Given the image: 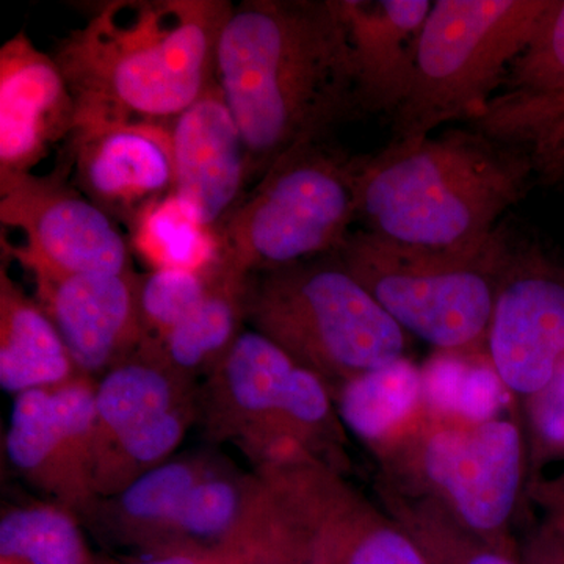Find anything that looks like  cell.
<instances>
[{"label":"cell","instance_id":"1","mask_svg":"<svg viewBox=\"0 0 564 564\" xmlns=\"http://www.w3.org/2000/svg\"><path fill=\"white\" fill-rule=\"evenodd\" d=\"M215 82L242 133L251 188L289 152L358 115L337 0H245L223 24Z\"/></svg>","mask_w":564,"mask_h":564},{"label":"cell","instance_id":"2","mask_svg":"<svg viewBox=\"0 0 564 564\" xmlns=\"http://www.w3.org/2000/svg\"><path fill=\"white\" fill-rule=\"evenodd\" d=\"M228 0H111L58 41L76 102L73 133L170 126L215 84Z\"/></svg>","mask_w":564,"mask_h":564},{"label":"cell","instance_id":"3","mask_svg":"<svg viewBox=\"0 0 564 564\" xmlns=\"http://www.w3.org/2000/svg\"><path fill=\"white\" fill-rule=\"evenodd\" d=\"M534 169L524 152L469 129L389 141L361 155L358 220L364 231L430 250H474L524 198Z\"/></svg>","mask_w":564,"mask_h":564},{"label":"cell","instance_id":"4","mask_svg":"<svg viewBox=\"0 0 564 564\" xmlns=\"http://www.w3.org/2000/svg\"><path fill=\"white\" fill-rule=\"evenodd\" d=\"M372 451L381 485L436 503L492 547L505 540L529 488V447L511 419L463 421L422 403L400 432Z\"/></svg>","mask_w":564,"mask_h":564},{"label":"cell","instance_id":"5","mask_svg":"<svg viewBox=\"0 0 564 564\" xmlns=\"http://www.w3.org/2000/svg\"><path fill=\"white\" fill-rule=\"evenodd\" d=\"M247 322L333 397L406 358V332L334 254L248 276Z\"/></svg>","mask_w":564,"mask_h":564},{"label":"cell","instance_id":"6","mask_svg":"<svg viewBox=\"0 0 564 564\" xmlns=\"http://www.w3.org/2000/svg\"><path fill=\"white\" fill-rule=\"evenodd\" d=\"M386 313L437 351L486 355L497 293L513 261L502 234L474 250H430L351 232L334 252Z\"/></svg>","mask_w":564,"mask_h":564},{"label":"cell","instance_id":"7","mask_svg":"<svg viewBox=\"0 0 564 564\" xmlns=\"http://www.w3.org/2000/svg\"><path fill=\"white\" fill-rule=\"evenodd\" d=\"M359 170L326 140L289 152L214 232L217 262L248 278L334 254L358 220Z\"/></svg>","mask_w":564,"mask_h":564},{"label":"cell","instance_id":"8","mask_svg":"<svg viewBox=\"0 0 564 564\" xmlns=\"http://www.w3.org/2000/svg\"><path fill=\"white\" fill-rule=\"evenodd\" d=\"M552 0H436L423 24L410 90L391 141L473 121L502 88Z\"/></svg>","mask_w":564,"mask_h":564},{"label":"cell","instance_id":"9","mask_svg":"<svg viewBox=\"0 0 564 564\" xmlns=\"http://www.w3.org/2000/svg\"><path fill=\"white\" fill-rule=\"evenodd\" d=\"M217 425L245 447L288 434L315 456L334 455L343 441L333 395L269 337L243 332L212 372Z\"/></svg>","mask_w":564,"mask_h":564},{"label":"cell","instance_id":"10","mask_svg":"<svg viewBox=\"0 0 564 564\" xmlns=\"http://www.w3.org/2000/svg\"><path fill=\"white\" fill-rule=\"evenodd\" d=\"M0 221L24 236L22 247L2 239V248L33 278L133 272L128 240L74 185L66 150L51 173L0 185Z\"/></svg>","mask_w":564,"mask_h":564},{"label":"cell","instance_id":"11","mask_svg":"<svg viewBox=\"0 0 564 564\" xmlns=\"http://www.w3.org/2000/svg\"><path fill=\"white\" fill-rule=\"evenodd\" d=\"M96 386L79 375L57 388L20 393L7 430V454L18 473L69 510L96 499Z\"/></svg>","mask_w":564,"mask_h":564},{"label":"cell","instance_id":"12","mask_svg":"<svg viewBox=\"0 0 564 564\" xmlns=\"http://www.w3.org/2000/svg\"><path fill=\"white\" fill-rule=\"evenodd\" d=\"M475 131L524 152L544 181L564 173V0H552Z\"/></svg>","mask_w":564,"mask_h":564},{"label":"cell","instance_id":"13","mask_svg":"<svg viewBox=\"0 0 564 564\" xmlns=\"http://www.w3.org/2000/svg\"><path fill=\"white\" fill-rule=\"evenodd\" d=\"M486 355L511 395L529 400L564 361V278L513 256L494 304Z\"/></svg>","mask_w":564,"mask_h":564},{"label":"cell","instance_id":"14","mask_svg":"<svg viewBox=\"0 0 564 564\" xmlns=\"http://www.w3.org/2000/svg\"><path fill=\"white\" fill-rule=\"evenodd\" d=\"M65 150L73 159L74 185L129 231L151 207L174 195L166 126L121 124L73 133Z\"/></svg>","mask_w":564,"mask_h":564},{"label":"cell","instance_id":"15","mask_svg":"<svg viewBox=\"0 0 564 564\" xmlns=\"http://www.w3.org/2000/svg\"><path fill=\"white\" fill-rule=\"evenodd\" d=\"M76 129V102L61 66L25 32L0 50V185L32 174Z\"/></svg>","mask_w":564,"mask_h":564},{"label":"cell","instance_id":"16","mask_svg":"<svg viewBox=\"0 0 564 564\" xmlns=\"http://www.w3.org/2000/svg\"><path fill=\"white\" fill-rule=\"evenodd\" d=\"M33 280L36 302L57 326L79 375L104 377L140 350L139 273Z\"/></svg>","mask_w":564,"mask_h":564},{"label":"cell","instance_id":"17","mask_svg":"<svg viewBox=\"0 0 564 564\" xmlns=\"http://www.w3.org/2000/svg\"><path fill=\"white\" fill-rule=\"evenodd\" d=\"M174 196L207 231L251 191L250 158L217 82L170 126Z\"/></svg>","mask_w":564,"mask_h":564},{"label":"cell","instance_id":"18","mask_svg":"<svg viewBox=\"0 0 564 564\" xmlns=\"http://www.w3.org/2000/svg\"><path fill=\"white\" fill-rule=\"evenodd\" d=\"M432 0H337L358 113H395L410 90Z\"/></svg>","mask_w":564,"mask_h":564},{"label":"cell","instance_id":"19","mask_svg":"<svg viewBox=\"0 0 564 564\" xmlns=\"http://www.w3.org/2000/svg\"><path fill=\"white\" fill-rule=\"evenodd\" d=\"M79 377L57 326L36 299L0 270V386L14 397Z\"/></svg>","mask_w":564,"mask_h":564},{"label":"cell","instance_id":"20","mask_svg":"<svg viewBox=\"0 0 564 564\" xmlns=\"http://www.w3.org/2000/svg\"><path fill=\"white\" fill-rule=\"evenodd\" d=\"M248 278L217 262L214 282L202 303L159 345H141L172 372L191 381L214 372L242 334L247 322Z\"/></svg>","mask_w":564,"mask_h":564},{"label":"cell","instance_id":"21","mask_svg":"<svg viewBox=\"0 0 564 564\" xmlns=\"http://www.w3.org/2000/svg\"><path fill=\"white\" fill-rule=\"evenodd\" d=\"M187 383L144 348L104 375L96 386L95 459L124 434L187 404Z\"/></svg>","mask_w":564,"mask_h":564},{"label":"cell","instance_id":"22","mask_svg":"<svg viewBox=\"0 0 564 564\" xmlns=\"http://www.w3.org/2000/svg\"><path fill=\"white\" fill-rule=\"evenodd\" d=\"M314 533L343 549L344 564H430L402 527L350 491L336 475L315 508Z\"/></svg>","mask_w":564,"mask_h":564},{"label":"cell","instance_id":"23","mask_svg":"<svg viewBox=\"0 0 564 564\" xmlns=\"http://www.w3.org/2000/svg\"><path fill=\"white\" fill-rule=\"evenodd\" d=\"M333 399L340 421L372 448L400 432L421 410V367L399 359L348 381Z\"/></svg>","mask_w":564,"mask_h":564},{"label":"cell","instance_id":"24","mask_svg":"<svg viewBox=\"0 0 564 564\" xmlns=\"http://www.w3.org/2000/svg\"><path fill=\"white\" fill-rule=\"evenodd\" d=\"M422 402L433 413L486 422L499 417L510 395L488 355L437 351L421 367Z\"/></svg>","mask_w":564,"mask_h":564},{"label":"cell","instance_id":"25","mask_svg":"<svg viewBox=\"0 0 564 564\" xmlns=\"http://www.w3.org/2000/svg\"><path fill=\"white\" fill-rule=\"evenodd\" d=\"M191 421V404H182L109 445L96 456L93 466V492L96 499L117 496L141 475L170 462V456L184 440Z\"/></svg>","mask_w":564,"mask_h":564},{"label":"cell","instance_id":"26","mask_svg":"<svg viewBox=\"0 0 564 564\" xmlns=\"http://www.w3.org/2000/svg\"><path fill=\"white\" fill-rule=\"evenodd\" d=\"M0 555L14 564H87L84 538L69 508L32 505L0 521Z\"/></svg>","mask_w":564,"mask_h":564},{"label":"cell","instance_id":"27","mask_svg":"<svg viewBox=\"0 0 564 564\" xmlns=\"http://www.w3.org/2000/svg\"><path fill=\"white\" fill-rule=\"evenodd\" d=\"M132 248L152 270H204L217 262V243L187 207L170 196L131 229Z\"/></svg>","mask_w":564,"mask_h":564},{"label":"cell","instance_id":"28","mask_svg":"<svg viewBox=\"0 0 564 564\" xmlns=\"http://www.w3.org/2000/svg\"><path fill=\"white\" fill-rule=\"evenodd\" d=\"M207 473L198 459L163 463L111 497L113 513L132 533H172L185 497Z\"/></svg>","mask_w":564,"mask_h":564},{"label":"cell","instance_id":"29","mask_svg":"<svg viewBox=\"0 0 564 564\" xmlns=\"http://www.w3.org/2000/svg\"><path fill=\"white\" fill-rule=\"evenodd\" d=\"M214 265L204 270H152L140 274L139 307L143 345H159L196 310L209 292Z\"/></svg>","mask_w":564,"mask_h":564},{"label":"cell","instance_id":"30","mask_svg":"<svg viewBox=\"0 0 564 564\" xmlns=\"http://www.w3.org/2000/svg\"><path fill=\"white\" fill-rule=\"evenodd\" d=\"M251 494L239 481L209 470L185 497L172 533L196 540L228 536L242 524Z\"/></svg>","mask_w":564,"mask_h":564},{"label":"cell","instance_id":"31","mask_svg":"<svg viewBox=\"0 0 564 564\" xmlns=\"http://www.w3.org/2000/svg\"><path fill=\"white\" fill-rule=\"evenodd\" d=\"M529 421V485L538 470L564 456V361L540 392L525 400Z\"/></svg>","mask_w":564,"mask_h":564},{"label":"cell","instance_id":"32","mask_svg":"<svg viewBox=\"0 0 564 564\" xmlns=\"http://www.w3.org/2000/svg\"><path fill=\"white\" fill-rule=\"evenodd\" d=\"M527 496L534 500L545 513L564 514V470L554 478H538L527 488Z\"/></svg>","mask_w":564,"mask_h":564},{"label":"cell","instance_id":"33","mask_svg":"<svg viewBox=\"0 0 564 564\" xmlns=\"http://www.w3.org/2000/svg\"><path fill=\"white\" fill-rule=\"evenodd\" d=\"M459 564H516L505 552L496 547L473 549Z\"/></svg>","mask_w":564,"mask_h":564},{"label":"cell","instance_id":"34","mask_svg":"<svg viewBox=\"0 0 564 564\" xmlns=\"http://www.w3.org/2000/svg\"><path fill=\"white\" fill-rule=\"evenodd\" d=\"M144 564H207L206 562H202V560L196 558L195 555L188 554H174L165 556V558L154 560V562L144 563Z\"/></svg>","mask_w":564,"mask_h":564},{"label":"cell","instance_id":"35","mask_svg":"<svg viewBox=\"0 0 564 564\" xmlns=\"http://www.w3.org/2000/svg\"><path fill=\"white\" fill-rule=\"evenodd\" d=\"M555 519H558L560 524L564 527V516H554Z\"/></svg>","mask_w":564,"mask_h":564},{"label":"cell","instance_id":"36","mask_svg":"<svg viewBox=\"0 0 564 564\" xmlns=\"http://www.w3.org/2000/svg\"><path fill=\"white\" fill-rule=\"evenodd\" d=\"M0 564H14V563L7 562V560H2V563H0Z\"/></svg>","mask_w":564,"mask_h":564},{"label":"cell","instance_id":"37","mask_svg":"<svg viewBox=\"0 0 564 564\" xmlns=\"http://www.w3.org/2000/svg\"><path fill=\"white\" fill-rule=\"evenodd\" d=\"M214 564H217V563H214Z\"/></svg>","mask_w":564,"mask_h":564}]
</instances>
